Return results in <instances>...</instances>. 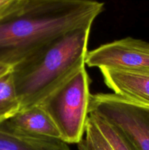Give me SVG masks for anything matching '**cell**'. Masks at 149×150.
I'll return each mask as SVG.
<instances>
[{"mask_svg":"<svg viewBox=\"0 0 149 150\" xmlns=\"http://www.w3.org/2000/svg\"><path fill=\"white\" fill-rule=\"evenodd\" d=\"M0 129L30 136L61 140L58 128L42 105L19 111L1 123Z\"/></svg>","mask_w":149,"mask_h":150,"instance_id":"7","label":"cell"},{"mask_svg":"<svg viewBox=\"0 0 149 150\" xmlns=\"http://www.w3.org/2000/svg\"><path fill=\"white\" fill-rule=\"evenodd\" d=\"M0 150H71L60 139L35 137L0 129Z\"/></svg>","mask_w":149,"mask_h":150,"instance_id":"8","label":"cell"},{"mask_svg":"<svg viewBox=\"0 0 149 150\" xmlns=\"http://www.w3.org/2000/svg\"><path fill=\"white\" fill-rule=\"evenodd\" d=\"M20 0H0V19L10 13Z\"/></svg>","mask_w":149,"mask_h":150,"instance_id":"12","label":"cell"},{"mask_svg":"<svg viewBox=\"0 0 149 150\" xmlns=\"http://www.w3.org/2000/svg\"><path fill=\"white\" fill-rule=\"evenodd\" d=\"M96 0H20L0 19V64L13 67L68 32L92 26Z\"/></svg>","mask_w":149,"mask_h":150,"instance_id":"1","label":"cell"},{"mask_svg":"<svg viewBox=\"0 0 149 150\" xmlns=\"http://www.w3.org/2000/svg\"><path fill=\"white\" fill-rule=\"evenodd\" d=\"M77 150H93V149L85 140V139H83L81 142L77 144Z\"/></svg>","mask_w":149,"mask_h":150,"instance_id":"13","label":"cell"},{"mask_svg":"<svg viewBox=\"0 0 149 150\" xmlns=\"http://www.w3.org/2000/svg\"><path fill=\"white\" fill-rule=\"evenodd\" d=\"M114 150H138L117 127L93 114H89Z\"/></svg>","mask_w":149,"mask_h":150,"instance_id":"10","label":"cell"},{"mask_svg":"<svg viewBox=\"0 0 149 150\" xmlns=\"http://www.w3.org/2000/svg\"><path fill=\"white\" fill-rule=\"evenodd\" d=\"M89 114L122 132L138 150H149V108L114 93L91 95Z\"/></svg>","mask_w":149,"mask_h":150,"instance_id":"4","label":"cell"},{"mask_svg":"<svg viewBox=\"0 0 149 150\" xmlns=\"http://www.w3.org/2000/svg\"><path fill=\"white\" fill-rule=\"evenodd\" d=\"M90 79L86 67L40 105L59 131L61 141L78 144L84 138L89 119Z\"/></svg>","mask_w":149,"mask_h":150,"instance_id":"3","label":"cell"},{"mask_svg":"<svg viewBox=\"0 0 149 150\" xmlns=\"http://www.w3.org/2000/svg\"><path fill=\"white\" fill-rule=\"evenodd\" d=\"M11 71L0 76V124L20 109Z\"/></svg>","mask_w":149,"mask_h":150,"instance_id":"9","label":"cell"},{"mask_svg":"<svg viewBox=\"0 0 149 150\" xmlns=\"http://www.w3.org/2000/svg\"><path fill=\"white\" fill-rule=\"evenodd\" d=\"M11 70L12 67H10V66L7 65H4V64H0V76L9 73L10 71H11Z\"/></svg>","mask_w":149,"mask_h":150,"instance_id":"14","label":"cell"},{"mask_svg":"<svg viewBox=\"0 0 149 150\" xmlns=\"http://www.w3.org/2000/svg\"><path fill=\"white\" fill-rule=\"evenodd\" d=\"M86 65L129 70H149V42L127 37L88 51Z\"/></svg>","mask_w":149,"mask_h":150,"instance_id":"5","label":"cell"},{"mask_svg":"<svg viewBox=\"0 0 149 150\" xmlns=\"http://www.w3.org/2000/svg\"><path fill=\"white\" fill-rule=\"evenodd\" d=\"M85 136V140L91 146L93 150H114L89 115Z\"/></svg>","mask_w":149,"mask_h":150,"instance_id":"11","label":"cell"},{"mask_svg":"<svg viewBox=\"0 0 149 150\" xmlns=\"http://www.w3.org/2000/svg\"><path fill=\"white\" fill-rule=\"evenodd\" d=\"M91 27L68 32L12 67L20 111L40 105L86 67Z\"/></svg>","mask_w":149,"mask_h":150,"instance_id":"2","label":"cell"},{"mask_svg":"<svg viewBox=\"0 0 149 150\" xmlns=\"http://www.w3.org/2000/svg\"><path fill=\"white\" fill-rule=\"evenodd\" d=\"M105 85L112 93L149 108V70L99 69Z\"/></svg>","mask_w":149,"mask_h":150,"instance_id":"6","label":"cell"}]
</instances>
